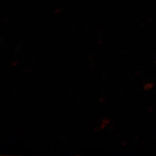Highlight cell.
Segmentation results:
<instances>
[{
  "label": "cell",
  "mask_w": 156,
  "mask_h": 156,
  "mask_svg": "<svg viewBox=\"0 0 156 156\" xmlns=\"http://www.w3.org/2000/svg\"><path fill=\"white\" fill-rule=\"evenodd\" d=\"M153 84L151 83H149L145 84V86H144V90L145 91H147V90L151 89L153 88Z\"/></svg>",
  "instance_id": "6da1fadb"
}]
</instances>
